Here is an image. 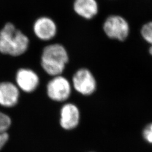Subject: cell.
<instances>
[{
    "label": "cell",
    "mask_w": 152,
    "mask_h": 152,
    "mask_svg": "<svg viewBox=\"0 0 152 152\" xmlns=\"http://www.w3.org/2000/svg\"><path fill=\"white\" fill-rule=\"evenodd\" d=\"M29 38L11 22L5 23L0 29V54L19 57L29 49Z\"/></svg>",
    "instance_id": "cell-1"
},
{
    "label": "cell",
    "mask_w": 152,
    "mask_h": 152,
    "mask_svg": "<svg viewBox=\"0 0 152 152\" xmlns=\"http://www.w3.org/2000/svg\"><path fill=\"white\" fill-rule=\"evenodd\" d=\"M69 56L65 47L58 43L50 44L42 50L41 65L44 72L51 77L62 75Z\"/></svg>",
    "instance_id": "cell-2"
},
{
    "label": "cell",
    "mask_w": 152,
    "mask_h": 152,
    "mask_svg": "<svg viewBox=\"0 0 152 152\" xmlns=\"http://www.w3.org/2000/svg\"><path fill=\"white\" fill-rule=\"evenodd\" d=\"M103 29L109 38L123 42L129 35L130 26L124 17L118 15H111L104 20Z\"/></svg>",
    "instance_id": "cell-3"
},
{
    "label": "cell",
    "mask_w": 152,
    "mask_h": 152,
    "mask_svg": "<svg viewBox=\"0 0 152 152\" xmlns=\"http://www.w3.org/2000/svg\"><path fill=\"white\" fill-rule=\"evenodd\" d=\"M46 86V94L52 101L64 103L70 98L72 86L71 82L63 75L52 77Z\"/></svg>",
    "instance_id": "cell-4"
},
{
    "label": "cell",
    "mask_w": 152,
    "mask_h": 152,
    "mask_svg": "<svg viewBox=\"0 0 152 152\" xmlns=\"http://www.w3.org/2000/svg\"><path fill=\"white\" fill-rule=\"evenodd\" d=\"M71 83L76 92L85 96H91L94 94L98 85L92 72L86 68H81L75 72Z\"/></svg>",
    "instance_id": "cell-5"
},
{
    "label": "cell",
    "mask_w": 152,
    "mask_h": 152,
    "mask_svg": "<svg viewBox=\"0 0 152 152\" xmlns=\"http://www.w3.org/2000/svg\"><path fill=\"white\" fill-rule=\"evenodd\" d=\"M38 74L31 68H20L16 71L15 83L20 91L31 94L35 91L39 85Z\"/></svg>",
    "instance_id": "cell-6"
},
{
    "label": "cell",
    "mask_w": 152,
    "mask_h": 152,
    "mask_svg": "<svg viewBox=\"0 0 152 152\" xmlns=\"http://www.w3.org/2000/svg\"><path fill=\"white\" fill-rule=\"evenodd\" d=\"M80 120V110L75 104L67 102L63 105L60 109L59 124L63 130H75L78 126Z\"/></svg>",
    "instance_id": "cell-7"
},
{
    "label": "cell",
    "mask_w": 152,
    "mask_h": 152,
    "mask_svg": "<svg viewBox=\"0 0 152 152\" xmlns=\"http://www.w3.org/2000/svg\"><path fill=\"white\" fill-rule=\"evenodd\" d=\"M33 31L39 40L49 41L56 36L58 27L52 18L49 16H41L34 22Z\"/></svg>",
    "instance_id": "cell-8"
},
{
    "label": "cell",
    "mask_w": 152,
    "mask_h": 152,
    "mask_svg": "<svg viewBox=\"0 0 152 152\" xmlns=\"http://www.w3.org/2000/svg\"><path fill=\"white\" fill-rule=\"evenodd\" d=\"M20 90L15 82H0V105L4 108H12L19 102Z\"/></svg>",
    "instance_id": "cell-9"
},
{
    "label": "cell",
    "mask_w": 152,
    "mask_h": 152,
    "mask_svg": "<svg viewBox=\"0 0 152 152\" xmlns=\"http://www.w3.org/2000/svg\"><path fill=\"white\" fill-rule=\"evenodd\" d=\"M75 12L85 20H91L98 15L99 5L96 0H75L73 4Z\"/></svg>",
    "instance_id": "cell-10"
},
{
    "label": "cell",
    "mask_w": 152,
    "mask_h": 152,
    "mask_svg": "<svg viewBox=\"0 0 152 152\" xmlns=\"http://www.w3.org/2000/svg\"><path fill=\"white\" fill-rule=\"evenodd\" d=\"M11 123L10 117L0 112V151L5 146L9 140L8 130L11 127Z\"/></svg>",
    "instance_id": "cell-11"
},
{
    "label": "cell",
    "mask_w": 152,
    "mask_h": 152,
    "mask_svg": "<svg viewBox=\"0 0 152 152\" xmlns=\"http://www.w3.org/2000/svg\"><path fill=\"white\" fill-rule=\"evenodd\" d=\"M141 34L144 39L151 45L149 48V53L152 56V21L147 22L142 27Z\"/></svg>",
    "instance_id": "cell-12"
},
{
    "label": "cell",
    "mask_w": 152,
    "mask_h": 152,
    "mask_svg": "<svg viewBox=\"0 0 152 152\" xmlns=\"http://www.w3.org/2000/svg\"><path fill=\"white\" fill-rule=\"evenodd\" d=\"M142 136L147 142L152 144V123L147 125L144 129Z\"/></svg>",
    "instance_id": "cell-13"
},
{
    "label": "cell",
    "mask_w": 152,
    "mask_h": 152,
    "mask_svg": "<svg viewBox=\"0 0 152 152\" xmlns=\"http://www.w3.org/2000/svg\"></svg>",
    "instance_id": "cell-14"
}]
</instances>
